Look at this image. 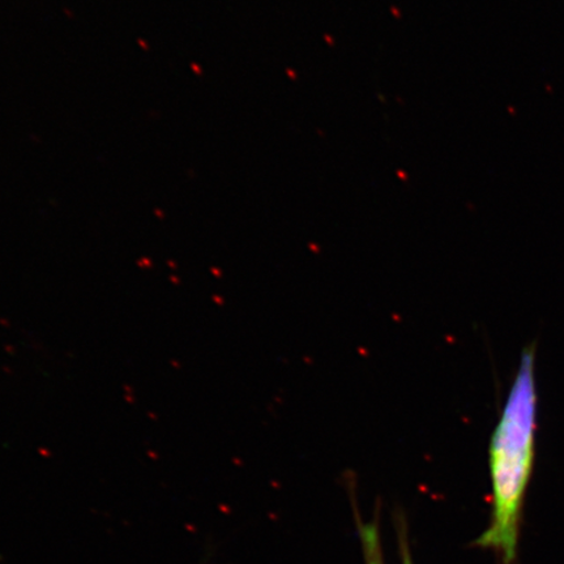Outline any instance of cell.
Returning a JSON list of instances; mask_svg holds the SVG:
<instances>
[{
	"instance_id": "1",
	"label": "cell",
	"mask_w": 564,
	"mask_h": 564,
	"mask_svg": "<svg viewBox=\"0 0 564 564\" xmlns=\"http://www.w3.org/2000/svg\"><path fill=\"white\" fill-rule=\"evenodd\" d=\"M539 392L535 351L527 348L490 442L492 513L490 525L476 542L496 550L503 564L518 553L521 511L531 481L538 432Z\"/></svg>"
},
{
	"instance_id": "2",
	"label": "cell",
	"mask_w": 564,
	"mask_h": 564,
	"mask_svg": "<svg viewBox=\"0 0 564 564\" xmlns=\"http://www.w3.org/2000/svg\"><path fill=\"white\" fill-rule=\"evenodd\" d=\"M359 539L364 550L366 564H384L382 540H380V529L378 521L362 523L358 520Z\"/></svg>"
},
{
	"instance_id": "3",
	"label": "cell",
	"mask_w": 564,
	"mask_h": 564,
	"mask_svg": "<svg viewBox=\"0 0 564 564\" xmlns=\"http://www.w3.org/2000/svg\"><path fill=\"white\" fill-rule=\"evenodd\" d=\"M401 539H400V546H401V556H403V563L404 564H413L411 558V553H409V546L406 544V538L404 532H400Z\"/></svg>"
}]
</instances>
